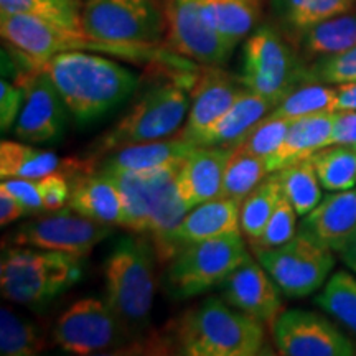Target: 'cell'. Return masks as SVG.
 <instances>
[{
	"label": "cell",
	"instance_id": "cell-1",
	"mask_svg": "<svg viewBox=\"0 0 356 356\" xmlns=\"http://www.w3.org/2000/svg\"><path fill=\"white\" fill-rule=\"evenodd\" d=\"M40 70L50 78L68 113L78 122H91L126 102L140 84L127 66L95 51H63Z\"/></svg>",
	"mask_w": 356,
	"mask_h": 356
},
{
	"label": "cell",
	"instance_id": "cell-2",
	"mask_svg": "<svg viewBox=\"0 0 356 356\" xmlns=\"http://www.w3.org/2000/svg\"><path fill=\"white\" fill-rule=\"evenodd\" d=\"M0 33L10 50L22 60L40 68L51 56L63 51H95L122 58L139 63H160L165 68L188 70L190 60L172 51L170 48H145V47H122V44L104 43L88 37L83 32L65 29L51 22L37 19L22 13H0Z\"/></svg>",
	"mask_w": 356,
	"mask_h": 356
},
{
	"label": "cell",
	"instance_id": "cell-3",
	"mask_svg": "<svg viewBox=\"0 0 356 356\" xmlns=\"http://www.w3.org/2000/svg\"><path fill=\"white\" fill-rule=\"evenodd\" d=\"M155 251L145 238H124L104 262L106 302L126 330L129 340H139L149 328L155 297Z\"/></svg>",
	"mask_w": 356,
	"mask_h": 356
},
{
	"label": "cell",
	"instance_id": "cell-4",
	"mask_svg": "<svg viewBox=\"0 0 356 356\" xmlns=\"http://www.w3.org/2000/svg\"><path fill=\"white\" fill-rule=\"evenodd\" d=\"M175 338L186 356H256L266 346L264 323L215 297L186 312Z\"/></svg>",
	"mask_w": 356,
	"mask_h": 356
},
{
	"label": "cell",
	"instance_id": "cell-5",
	"mask_svg": "<svg viewBox=\"0 0 356 356\" xmlns=\"http://www.w3.org/2000/svg\"><path fill=\"white\" fill-rule=\"evenodd\" d=\"M190 109V95L180 81H162L140 92L136 102L109 131L97 137L89 163L126 145L167 139L180 131Z\"/></svg>",
	"mask_w": 356,
	"mask_h": 356
},
{
	"label": "cell",
	"instance_id": "cell-6",
	"mask_svg": "<svg viewBox=\"0 0 356 356\" xmlns=\"http://www.w3.org/2000/svg\"><path fill=\"white\" fill-rule=\"evenodd\" d=\"M81 257L30 246H8L0 259V291L19 305L42 307L81 277Z\"/></svg>",
	"mask_w": 356,
	"mask_h": 356
},
{
	"label": "cell",
	"instance_id": "cell-7",
	"mask_svg": "<svg viewBox=\"0 0 356 356\" xmlns=\"http://www.w3.org/2000/svg\"><path fill=\"white\" fill-rule=\"evenodd\" d=\"M180 167L150 172H102L113 178L121 193L122 228L132 233L150 234L152 243L170 233L190 211L177 188Z\"/></svg>",
	"mask_w": 356,
	"mask_h": 356
},
{
	"label": "cell",
	"instance_id": "cell-8",
	"mask_svg": "<svg viewBox=\"0 0 356 356\" xmlns=\"http://www.w3.org/2000/svg\"><path fill=\"white\" fill-rule=\"evenodd\" d=\"M305 68L297 48L277 26L259 24L244 38L239 79L275 106L305 81Z\"/></svg>",
	"mask_w": 356,
	"mask_h": 356
},
{
	"label": "cell",
	"instance_id": "cell-9",
	"mask_svg": "<svg viewBox=\"0 0 356 356\" xmlns=\"http://www.w3.org/2000/svg\"><path fill=\"white\" fill-rule=\"evenodd\" d=\"M81 26L104 43L157 48L167 42V7L159 0H83Z\"/></svg>",
	"mask_w": 356,
	"mask_h": 356
},
{
	"label": "cell",
	"instance_id": "cell-10",
	"mask_svg": "<svg viewBox=\"0 0 356 356\" xmlns=\"http://www.w3.org/2000/svg\"><path fill=\"white\" fill-rule=\"evenodd\" d=\"M249 256L248 241L241 233L188 244L167 261L163 289L173 299L200 296L221 286Z\"/></svg>",
	"mask_w": 356,
	"mask_h": 356
},
{
	"label": "cell",
	"instance_id": "cell-11",
	"mask_svg": "<svg viewBox=\"0 0 356 356\" xmlns=\"http://www.w3.org/2000/svg\"><path fill=\"white\" fill-rule=\"evenodd\" d=\"M333 254L330 248L299 229L291 241L256 257L284 296L300 299L317 292L327 282L335 267Z\"/></svg>",
	"mask_w": 356,
	"mask_h": 356
},
{
	"label": "cell",
	"instance_id": "cell-12",
	"mask_svg": "<svg viewBox=\"0 0 356 356\" xmlns=\"http://www.w3.org/2000/svg\"><path fill=\"white\" fill-rule=\"evenodd\" d=\"M53 340L70 355H102L129 340L118 315L106 299H88L70 305L53 328Z\"/></svg>",
	"mask_w": 356,
	"mask_h": 356
},
{
	"label": "cell",
	"instance_id": "cell-13",
	"mask_svg": "<svg viewBox=\"0 0 356 356\" xmlns=\"http://www.w3.org/2000/svg\"><path fill=\"white\" fill-rule=\"evenodd\" d=\"M113 226L95 221L81 213L61 208L22 222L8 236L10 246H30L68 252L84 259L97 244L109 238Z\"/></svg>",
	"mask_w": 356,
	"mask_h": 356
},
{
	"label": "cell",
	"instance_id": "cell-14",
	"mask_svg": "<svg viewBox=\"0 0 356 356\" xmlns=\"http://www.w3.org/2000/svg\"><path fill=\"white\" fill-rule=\"evenodd\" d=\"M274 345L284 356H353L356 345L317 312L282 310L273 323Z\"/></svg>",
	"mask_w": 356,
	"mask_h": 356
},
{
	"label": "cell",
	"instance_id": "cell-15",
	"mask_svg": "<svg viewBox=\"0 0 356 356\" xmlns=\"http://www.w3.org/2000/svg\"><path fill=\"white\" fill-rule=\"evenodd\" d=\"M167 48L202 66H222L236 48L204 19L202 0H170Z\"/></svg>",
	"mask_w": 356,
	"mask_h": 356
},
{
	"label": "cell",
	"instance_id": "cell-16",
	"mask_svg": "<svg viewBox=\"0 0 356 356\" xmlns=\"http://www.w3.org/2000/svg\"><path fill=\"white\" fill-rule=\"evenodd\" d=\"M29 65V63H26ZM13 79L25 89V101L17 118L13 134L29 144H44L61 136L65 129L66 106L50 78L32 65L17 70Z\"/></svg>",
	"mask_w": 356,
	"mask_h": 356
},
{
	"label": "cell",
	"instance_id": "cell-17",
	"mask_svg": "<svg viewBox=\"0 0 356 356\" xmlns=\"http://www.w3.org/2000/svg\"><path fill=\"white\" fill-rule=\"evenodd\" d=\"M239 207L241 203L236 200L220 197L191 208L173 226L170 233L154 243L159 261H170L181 248L188 246V244L241 233Z\"/></svg>",
	"mask_w": 356,
	"mask_h": 356
},
{
	"label": "cell",
	"instance_id": "cell-18",
	"mask_svg": "<svg viewBox=\"0 0 356 356\" xmlns=\"http://www.w3.org/2000/svg\"><path fill=\"white\" fill-rule=\"evenodd\" d=\"M248 88L239 76H233L221 66H204L193 79L190 91V109L177 137L190 142L197 134L215 124L222 114L233 108Z\"/></svg>",
	"mask_w": 356,
	"mask_h": 356
},
{
	"label": "cell",
	"instance_id": "cell-19",
	"mask_svg": "<svg viewBox=\"0 0 356 356\" xmlns=\"http://www.w3.org/2000/svg\"><path fill=\"white\" fill-rule=\"evenodd\" d=\"M221 289L222 299L229 305L262 323L273 325L282 312V292L261 262L254 261L251 256L226 277Z\"/></svg>",
	"mask_w": 356,
	"mask_h": 356
},
{
	"label": "cell",
	"instance_id": "cell-20",
	"mask_svg": "<svg viewBox=\"0 0 356 356\" xmlns=\"http://www.w3.org/2000/svg\"><path fill=\"white\" fill-rule=\"evenodd\" d=\"M231 150L233 147L195 145L181 163L177 175V188L188 210L221 197L222 177Z\"/></svg>",
	"mask_w": 356,
	"mask_h": 356
},
{
	"label": "cell",
	"instance_id": "cell-21",
	"mask_svg": "<svg viewBox=\"0 0 356 356\" xmlns=\"http://www.w3.org/2000/svg\"><path fill=\"white\" fill-rule=\"evenodd\" d=\"M300 231L340 254L356 239V188L330 191L304 216Z\"/></svg>",
	"mask_w": 356,
	"mask_h": 356
},
{
	"label": "cell",
	"instance_id": "cell-22",
	"mask_svg": "<svg viewBox=\"0 0 356 356\" xmlns=\"http://www.w3.org/2000/svg\"><path fill=\"white\" fill-rule=\"evenodd\" d=\"M193 149V144L180 137L142 142L126 145L97 159L96 162L89 163L84 172H150L178 167L185 162Z\"/></svg>",
	"mask_w": 356,
	"mask_h": 356
},
{
	"label": "cell",
	"instance_id": "cell-23",
	"mask_svg": "<svg viewBox=\"0 0 356 356\" xmlns=\"http://www.w3.org/2000/svg\"><path fill=\"white\" fill-rule=\"evenodd\" d=\"M68 207L91 220L121 226L122 198L118 185L106 173L92 170L73 173Z\"/></svg>",
	"mask_w": 356,
	"mask_h": 356
},
{
	"label": "cell",
	"instance_id": "cell-24",
	"mask_svg": "<svg viewBox=\"0 0 356 356\" xmlns=\"http://www.w3.org/2000/svg\"><path fill=\"white\" fill-rule=\"evenodd\" d=\"M274 108L275 104L273 101L248 89L228 113L222 114L210 127L197 134L190 144L216 147L238 145L243 137Z\"/></svg>",
	"mask_w": 356,
	"mask_h": 356
},
{
	"label": "cell",
	"instance_id": "cell-25",
	"mask_svg": "<svg viewBox=\"0 0 356 356\" xmlns=\"http://www.w3.org/2000/svg\"><path fill=\"white\" fill-rule=\"evenodd\" d=\"M335 114L337 113L314 114L292 121L286 139L282 140L273 157L267 159L269 172L274 173L300 160L310 159L320 149L332 145Z\"/></svg>",
	"mask_w": 356,
	"mask_h": 356
},
{
	"label": "cell",
	"instance_id": "cell-26",
	"mask_svg": "<svg viewBox=\"0 0 356 356\" xmlns=\"http://www.w3.org/2000/svg\"><path fill=\"white\" fill-rule=\"evenodd\" d=\"M289 40L307 65L350 50L356 44V8L307 26Z\"/></svg>",
	"mask_w": 356,
	"mask_h": 356
},
{
	"label": "cell",
	"instance_id": "cell-27",
	"mask_svg": "<svg viewBox=\"0 0 356 356\" xmlns=\"http://www.w3.org/2000/svg\"><path fill=\"white\" fill-rule=\"evenodd\" d=\"M81 168L79 160H61L51 150L37 149L24 140L0 142V177L3 178H38L50 175L55 172L71 170L76 172Z\"/></svg>",
	"mask_w": 356,
	"mask_h": 356
},
{
	"label": "cell",
	"instance_id": "cell-28",
	"mask_svg": "<svg viewBox=\"0 0 356 356\" xmlns=\"http://www.w3.org/2000/svg\"><path fill=\"white\" fill-rule=\"evenodd\" d=\"M213 30L238 47L259 25L264 0H202Z\"/></svg>",
	"mask_w": 356,
	"mask_h": 356
},
{
	"label": "cell",
	"instance_id": "cell-29",
	"mask_svg": "<svg viewBox=\"0 0 356 356\" xmlns=\"http://www.w3.org/2000/svg\"><path fill=\"white\" fill-rule=\"evenodd\" d=\"M280 30L289 38L318 22L355 10L356 0H270Z\"/></svg>",
	"mask_w": 356,
	"mask_h": 356
},
{
	"label": "cell",
	"instance_id": "cell-30",
	"mask_svg": "<svg viewBox=\"0 0 356 356\" xmlns=\"http://www.w3.org/2000/svg\"><path fill=\"white\" fill-rule=\"evenodd\" d=\"M279 178L280 188L297 215L305 216L322 202V184L315 172L312 159L300 160L274 172Z\"/></svg>",
	"mask_w": 356,
	"mask_h": 356
},
{
	"label": "cell",
	"instance_id": "cell-31",
	"mask_svg": "<svg viewBox=\"0 0 356 356\" xmlns=\"http://www.w3.org/2000/svg\"><path fill=\"white\" fill-rule=\"evenodd\" d=\"M269 175V167L264 159L256 157L239 147H233L222 177L221 197L233 198L241 203Z\"/></svg>",
	"mask_w": 356,
	"mask_h": 356
},
{
	"label": "cell",
	"instance_id": "cell-32",
	"mask_svg": "<svg viewBox=\"0 0 356 356\" xmlns=\"http://www.w3.org/2000/svg\"><path fill=\"white\" fill-rule=\"evenodd\" d=\"M323 113H337V86L304 81L286 99L280 101L269 114L296 121L305 115Z\"/></svg>",
	"mask_w": 356,
	"mask_h": 356
},
{
	"label": "cell",
	"instance_id": "cell-33",
	"mask_svg": "<svg viewBox=\"0 0 356 356\" xmlns=\"http://www.w3.org/2000/svg\"><path fill=\"white\" fill-rule=\"evenodd\" d=\"M282 195L277 175L270 173L243 200L239 207V226L248 243L259 238Z\"/></svg>",
	"mask_w": 356,
	"mask_h": 356
},
{
	"label": "cell",
	"instance_id": "cell-34",
	"mask_svg": "<svg viewBox=\"0 0 356 356\" xmlns=\"http://www.w3.org/2000/svg\"><path fill=\"white\" fill-rule=\"evenodd\" d=\"M315 172L327 191L356 186V149L351 145H327L312 155Z\"/></svg>",
	"mask_w": 356,
	"mask_h": 356
},
{
	"label": "cell",
	"instance_id": "cell-35",
	"mask_svg": "<svg viewBox=\"0 0 356 356\" xmlns=\"http://www.w3.org/2000/svg\"><path fill=\"white\" fill-rule=\"evenodd\" d=\"M83 0H0V13H22L83 32Z\"/></svg>",
	"mask_w": 356,
	"mask_h": 356
},
{
	"label": "cell",
	"instance_id": "cell-36",
	"mask_svg": "<svg viewBox=\"0 0 356 356\" xmlns=\"http://www.w3.org/2000/svg\"><path fill=\"white\" fill-rule=\"evenodd\" d=\"M44 348V337L37 325L15 314L12 309L0 310V355L35 356Z\"/></svg>",
	"mask_w": 356,
	"mask_h": 356
},
{
	"label": "cell",
	"instance_id": "cell-37",
	"mask_svg": "<svg viewBox=\"0 0 356 356\" xmlns=\"http://www.w3.org/2000/svg\"><path fill=\"white\" fill-rule=\"evenodd\" d=\"M315 304L356 335V275L338 270L325 282Z\"/></svg>",
	"mask_w": 356,
	"mask_h": 356
},
{
	"label": "cell",
	"instance_id": "cell-38",
	"mask_svg": "<svg viewBox=\"0 0 356 356\" xmlns=\"http://www.w3.org/2000/svg\"><path fill=\"white\" fill-rule=\"evenodd\" d=\"M297 216L299 215H297L296 208L282 195V198L279 200L277 207H275L274 213L270 215L269 221H267L264 229L259 234V238L248 243V246L254 257L259 256L261 252L279 248L287 241H291L293 236L297 234Z\"/></svg>",
	"mask_w": 356,
	"mask_h": 356
},
{
	"label": "cell",
	"instance_id": "cell-39",
	"mask_svg": "<svg viewBox=\"0 0 356 356\" xmlns=\"http://www.w3.org/2000/svg\"><path fill=\"white\" fill-rule=\"evenodd\" d=\"M291 124V119L267 114L234 147H239V149L264 159L267 162V159L273 157L275 150L282 144V140L286 139Z\"/></svg>",
	"mask_w": 356,
	"mask_h": 356
},
{
	"label": "cell",
	"instance_id": "cell-40",
	"mask_svg": "<svg viewBox=\"0 0 356 356\" xmlns=\"http://www.w3.org/2000/svg\"><path fill=\"white\" fill-rule=\"evenodd\" d=\"M305 81L325 84H345L356 81V44L338 55L322 58L305 68Z\"/></svg>",
	"mask_w": 356,
	"mask_h": 356
},
{
	"label": "cell",
	"instance_id": "cell-41",
	"mask_svg": "<svg viewBox=\"0 0 356 356\" xmlns=\"http://www.w3.org/2000/svg\"><path fill=\"white\" fill-rule=\"evenodd\" d=\"M44 211H56L70 202L71 181L65 172H55L37 180Z\"/></svg>",
	"mask_w": 356,
	"mask_h": 356
},
{
	"label": "cell",
	"instance_id": "cell-42",
	"mask_svg": "<svg viewBox=\"0 0 356 356\" xmlns=\"http://www.w3.org/2000/svg\"><path fill=\"white\" fill-rule=\"evenodd\" d=\"M25 101V89L15 79L2 78L0 81V129L2 132L15 126Z\"/></svg>",
	"mask_w": 356,
	"mask_h": 356
},
{
	"label": "cell",
	"instance_id": "cell-43",
	"mask_svg": "<svg viewBox=\"0 0 356 356\" xmlns=\"http://www.w3.org/2000/svg\"><path fill=\"white\" fill-rule=\"evenodd\" d=\"M0 185L19 200L25 210V216H32L40 211H44L37 180H30V178H3Z\"/></svg>",
	"mask_w": 356,
	"mask_h": 356
},
{
	"label": "cell",
	"instance_id": "cell-44",
	"mask_svg": "<svg viewBox=\"0 0 356 356\" xmlns=\"http://www.w3.org/2000/svg\"><path fill=\"white\" fill-rule=\"evenodd\" d=\"M332 145L356 147V111H337Z\"/></svg>",
	"mask_w": 356,
	"mask_h": 356
},
{
	"label": "cell",
	"instance_id": "cell-45",
	"mask_svg": "<svg viewBox=\"0 0 356 356\" xmlns=\"http://www.w3.org/2000/svg\"><path fill=\"white\" fill-rule=\"evenodd\" d=\"M22 216H25L22 203L13 197L10 191L0 185V225H2V228L19 221Z\"/></svg>",
	"mask_w": 356,
	"mask_h": 356
},
{
	"label": "cell",
	"instance_id": "cell-46",
	"mask_svg": "<svg viewBox=\"0 0 356 356\" xmlns=\"http://www.w3.org/2000/svg\"><path fill=\"white\" fill-rule=\"evenodd\" d=\"M337 111H356V81L337 84Z\"/></svg>",
	"mask_w": 356,
	"mask_h": 356
},
{
	"label": "cell",
	"instance_id": "cell-47",
	"mask_svg": "<svg viewBox=\"0 0 356 356\" xmlns=\"http://www.w3.org/2000/svg\"><path fill=\"white\" fill-rule=\"evenodd\" d=\"M340 257L341 261H343V264L356 274V239L355 241H351L348 246L340 252Z\"/></svg>",
	"mask_w": 356,
	"mask_h": 356
},
{
	"label": "cell",
	"instance_id": "cell-48",
	"mask_svg": "<svg viewBox=\"0 0 356 356\" xmlns=\"http://www.w3.org/2000/svg\"><path fill=\"white\" fill-rule=\"evenodd\" d=\"M163 3H165V7H168V3H170V0H163Z\"/></svg>",
	"mask_w": 356,
	"mask_h": 356
},
{
	"label": "cell",
	"instance_id": "cell-49",
	"mask_svg": "<svg viewBox=\"0 0 356 356\" xmlns=\"http://www.w3.org/2000/svg\"><path fill=\"white\" fill-rule=\"evenodd\" d=\"M355 149H356V147H355Z\"/></svg>",
	"mask_w": 356,
	"mask_h": 356
}]
</instances>
